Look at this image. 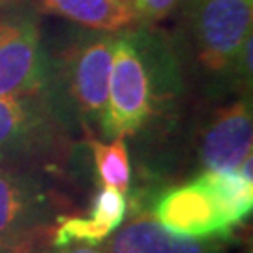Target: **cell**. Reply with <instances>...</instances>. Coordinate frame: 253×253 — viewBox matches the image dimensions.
Returning <instances> with one entry per match:
<instances>
[{"label":"cell","mask_w":253,"mask_h":253,"mask_svg":"<svg viewBox=\"0 0 253 253\" xmlns=\"http://www.w3.org/2000/svg\"><path fill=\"white\" fill-rule=\"evenodd\" d=\"M88 145L92 148L101 188H113V190L124 193L129 188V180H131V167H129L126 139L117 137L111 143L90 141Z\"/></svg>","instance_id":"cell-12"},{"label":"cell","mask_w":253,"mask_h":253,"mask_svg":"<svg viewBox=\"0 0 253 253\" xmlns=\"http://www.w3.org/2000/svg\"><path fill=\"white\" fill-rule=\"evenodd\" d=\"M154 219L176 235L197 240L223 238L235 229L199 176L190 184L165 191L156 203Z\"/></svg>","instance_id":"cell-7"},{"label":"cell","mask_w":253,"mask_h":253,"mask_svg":"<svg viewBox=\"0 0 253 253\" xmlns=\"http://www.w3.org/2000/svg\"><path fill=\"white\" fill-rule=\"evenodd\" d=\"M113 56L115 38L100 36L75 47L62 73L68 109H72L84 124H96L100 129L107 111Z\"/></svg>","instance_id":"cell-6"},{"label":"cell","mask_w":253,"mask_h":253,"mask_svg":"<svg viewBox=\"0 0 253 253\" xmlns=\"http://www.w3.org/2000/svg\"><path fill=\"white\" fill-rule=\"evenodd\" d=\"M253 148L252 101L236 100L217 109L201 141L205 171H238Z\"/></svg>","instance_id":"cell-8"},{"label":"cell","mask_w":253,"mask_h":253,"mask_svg":"<svg viewBox=\"0 0 253 253\" xmlns=\"http://www.w3.org/2000/svg\"><path fill=\"white\" fill-rule=\"evenodd\" d=\"M188 2H190V0H188Z\"/></svg>","instance_id":"cell-19"},{"label":"cell","mask_w":253,"mask_h":253,"mask_svg":"<svg viewBox=\"0 0 253 253\" xmlns=\"http://www.w3.org/2000/svg\"><path fill=\"white\" fill-rule=\"evenodd\" d=\"M51 84L40 27L30 15L0 19V98H47Z\"/></svg>","instance_id":"cell-3"},{"label":"cell","mask_w":253,"mask_h":253,"mask_svg":"<svg viewBox=\"0 0 253 253\" xmlns=\"http://www.w3.org/2000/svg\"><path fill=\"white\" fill-rule=\"evenodd\" d=\"M111 235L90 216L84 217H62L54 231L53 246L66 244H90L96 246Z\"/></svg>","instance_id":"cell-13"},{"label":"cell","mask_w":253,"mask_h":253,"mask_svg":"<svg viewBox=\"0 0 253 253\" xmlns=\"http://www.w3.org/2000/svg\"><path fill=\"white\" fill-rule=\"evenodd\" d=\"M0 253H19L15 250H9V248H4V246H0Z\"/></svg>","instance_id":"cell-17"},{"label":"cell","mask_w":253,"mask_h":253,"mask_svg":"<svg viewBox=\"0 0 253 253\" xmlns=\"http://www.w3.org/2000/svg\"><path fill=\"white\" fill-rule=\"evenodd\" d=\"M212 240L182 236L160 225L152 216L141 214L113 231L107 253H225V246Z\"/></svg>","instance_id":"cell-9"},{"label":"cell","mask_w":253,"mask_h":253,"mask_svg":"<svg viewBox=\"0 0 253 253\" xmlns=\"http://www.w3.org/2000/svg\"><path fill=\"white\" fill-rule=\"evenodd\" d=\"M40 9L103 32H117L139 21L129 0H40Z\"/></svg>","instance_id":"cell-10"},{"label":"cell","mask_w":253,"mask_h":253,"mask_svg":"<svg viewBox=\"0 0 253 253\" xmlns=\"http://www.w3.org/2000/svg\"><path fill=\"white\" fill-rule=\"evenodd\" d=\"M51 212V195L32 172L0 162V246L27 253Z\"/></svg>","instance_id":"cell-4"},{"label":"cell","mask_w":253,"mask_h":253,"mask_svg":"<svg viewBox=\"0 0 253 253\" xmlns=\"http://www.w3.org/2000/svg\"><path fill=\"white\" fill-rule=\"evenodd\" d=\"M154 83L156 77L141 53L137 38H115L107 111L101 124L103 135L126 139L145 127L154 115V100L158 96Z\"/></svg>","instance_id":"cell-1"},{"label":"cell","mask_w":253,"mask_h":253,"mask_svg":"<svg viewBox=\"0 0 253 253\" xmlns=\"http://www.w3.org/2000/svg\"><path fill=\"white\" fill-rule=\"evenodd\" d=\"M58 115L49 98H0V162L45 158L60 143Z\"/></svg>","instance_id":"cell-5"},{"label":"cell","mask_w":253,"mask_h":253,"mask_svg":"<svg viewBox=\"0 0 253 253\" xmlns=\"http://www.w3.org/2000/svg\"><path fill=\"white\" fill-rule=\"evenodd\" d=\"M195 53L203 70L233 73L244 42L252 36L253 0H190Z\"/></svg>","instance_id":"cell-2"},{"label":"cell","mask_w":253,"mask_h":253,"mask_svg":"<svg viewBox=\"0 0 253 253\" xmlns=\"http://www.w3.org/2000/svg\"><path fill=\"white\" fill-rule=\"evenodd\" d=\"M126 208L127 203L122 191L113 190V188H101L94 199L88 216L96 219L101 227H105L109 233H113L122 225L126 217Z\"/></svg>","instance_id":"cell-14"},{"label":"cell","mask_w":253,"mask_h":253,"mask_svg":"<svg viewBox=\"0 0 253 253\" xmlns=\"http://www.w3.org/2000/svg\"><path fill=\"white\" fill-rule=\"evenodd\" d=\"M129 2L135 9L137 19L143 21H160L167 17L180 4V0H129Z\"/></svg>","instance_id":"cell-15"},{"label":"cell","mask_w":253,"mask_h":253,"mask_svg":"<svg viewBox=\"0 0 253 253\" xmlns=\"http://www.w3.org/2000/svg\"><path fill=\"white\" fill-rule=\"evenodd\" d=\"M199 178L214 193L233 227L252 214L253 182L246 180L238 171H205Z\"/></svg>","instance_id":"cell-11"},{"label":"cell","mask_w":253,"mask_h":253,"mask_svg":"<svg viewBox=\"0 0 253 253\" xmlns=\"http://www.w3.org/2000/svg\"><path fill=\"white\" fill-rule=\"evenodd\" d=\"M2 2H6V0H0V4H2Z\"/></svg>","instance_id":"cell-18"},{"label":"cell","mask_w":253,"mask_h":253,"mask_svg":"<svg viewBox=\"0 0 253 253\" xmlns=\"http://www.w3.org/2000/svg\"><path fill=\"white\" fill-rule=\"evenodd\" d=\"M45 253H107L105 246H90V244H66V246H53Z\"/></svg>","instance_id":"cell-16"}]
</instances>
